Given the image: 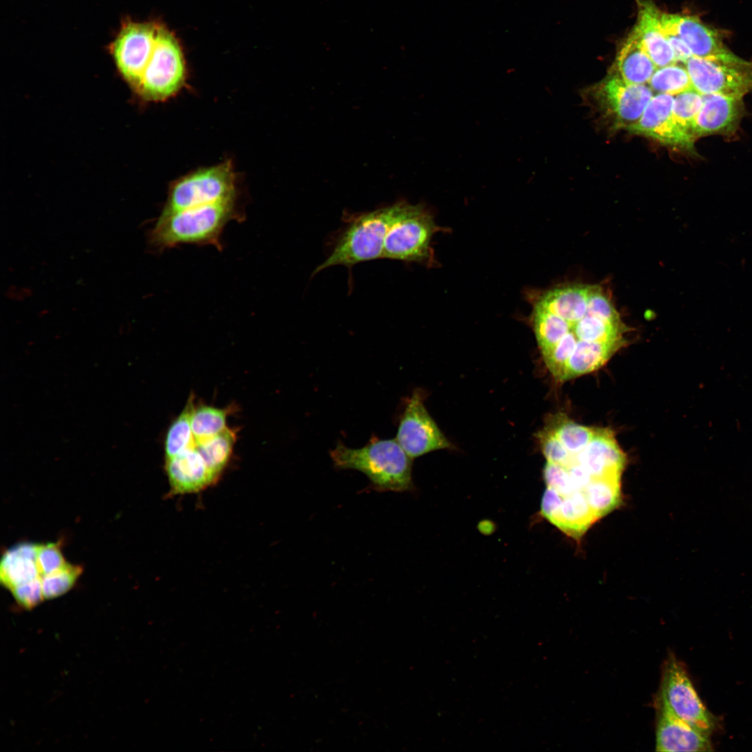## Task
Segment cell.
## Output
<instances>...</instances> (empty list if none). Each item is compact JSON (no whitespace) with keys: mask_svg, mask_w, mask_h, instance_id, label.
<instances>
[{"mask_svg":"<svg viewBox=\"0 0 752 752\" xmlns=\"http://www.w3.org/2000/svg\"><path fill=\"white\" fill-rule=\"evenodd\" d=\"M235 198L159 215L148 234L157 251L180 244L212 245L222 249L221 237L226 224L240 219Z\"/></svg>","mask_w":752,"mask_h":752,"instance_id":"obj_1","label":"cell"},{"mask_svg":"<svg viewBox=\"0 0 752 752\" xmlns=\"http://www.w3.org/2000/svg\"><path fill=\"white\" fill-rule=\"evenodd\" d=\"M334 467L354 469L364 473L373 489L377 491L402 492L412 490V462L398 441L372 436L360 448H351L338 441L330 451Z\"/></svg>","mask_w":752,"mask_h":752,"instance_id":"obj_2","label":"cell"},{"mask_svg":"<svg viewBox=\"0 0 752 752\" xmlns=\"http://www.w3.org/2000/svg\"><path fill=\"white\" fill-rule=\"evenodd\" d=\"M394 212V203L342 217L343 225L329 240L325 260L312 273L336 265L352 269L360 263L382 258L385 235Z\"/></svg>","mask_w":752,"mask_h":752,"instance_id":"obj_3","label":"cell"},{"mask_svg":"<svg viewBox=\"0 0 752 752\" xmlns=\"http://www.w3.org/2000/svg\"><path fill=\"white\" fill-rule=\"evenodd\" d=\"M394 203V212L387 229L382 258L404 263L433 265L432 240L441 229L432 214L421 204L400 200Z\"/></svg>","mask_w":752,"mask_h":752,"instance_id":"obj_4","label":"cell"},{"mask_svg":"<svg viewBox=\"0 0 752 752\" xmlns=\"http://www.w3.org/2000/svg\"><path fill=\"white\" fill-rule=\"evenodd\" d=\"M684 65L692 88L700 95L718 93L742 98L752 91V62L728 49L707 58L691 56Z\"/></svg>","mask_w":752,"mask_h":752,"instance_id":"obj_5","label":"cell"},{"mask_svg":"<svg viewBox=\"0 0 752 752\" xmlns=\"http://www.w3.org/2000/svg\"><path fill=\"white\" fill-rule=\"evenodd\" d=\"M588 94L592 105L612 129L628 130L640 119L653 93L650 86L627 83L611 71Z\"/></svg>","mask_w":752,"mask_h":752,"instance_id":"obj_6","label":"cell"},{"mask_svg":"<svg viewBox=\"0 0 752 752\" xmlns=\"http://www.w3.org/2000/svg\"><path fill=\"white\" fill-rule=\"evenodd\" d=\"M235 178L230 162L200 169L171 187L161 215L235 198Z\"/></svg>","mask_w":752,"mask_h":752,"instance_id":"obj_7","label":"cell"},{"mask_svg":"<svg viewBox=\"0 0 752 752\" xmlns=\"http://www.w3.org/2000/svg\"><path fill=\"white\" fill-rule=\"evenodd\" d=\"M185 78L181 46L175 35L163 25L152 56L135 90L146 100L162 101L177 93Z\"/></svg>","mask_w":752,"mask_h":752,"instance_id":"obj_8","label":"cell"},{"mask_svg":"<svg viewBox=\"0 0 752 752\" xmlns=\"http://www.w3.org/2000/svg\"><path fill=\"white\" fill-rule=\"evenodd\" d=\"M674 715L710 735L716 719L699 698L683 664L673 655L664 661L657 698Z\"/></svg>","mask_w":752,"mask_h":752,"instance_id":"obj_9","label":"cell"},{"mask_svg":"<svg viewBox=\"0 0 752 752\" xmlns=\"http://www.w3.org/2000/svg\"><path fill=\"white\" fill-rule=\"evenodd\" d=\"M163 24L126 20L110 45V52L123 79L136 89L155 49Z\"/></svg>","mask_w":752,"mask_h":752,"instance_id":"obj_10","label":"cell"},{"mask_svg":"<svg viewBox=\"0 0 752 752\" xmlns=\"http://www.w3.org/2000/svg\"><path fill=\"white\" fill-rule=\"evenodd\" d=\"M395 439L412 458L451 447L427 411L423 394L415 390L407 400L398 423Z\"/></svg>","mask_w":752,"mask_h":752,"instance_id":"obj_11","label":"cell"},{"mask_svg":"<svg viewBox=\"0 0 752 752\" xmlns=\"http://www.w3.org/2000/svg\"><path fill=\"white\" fill-rule=\"evenodd\" d=\"M674 98L659 93L650 100L640 119L628 130L673 148L694 151L692 145L677 127L673 116Z\"/></svg>","mask_w":752,"mask_h":752,"instance_id":"obj_12","label":"cell"},{"mask_svg":"<svg viewBox=\"0 0 752 752\" xmlns=\"http://www.w3.org/2000/svg\"><path fill=\"white\" fill-rule=\"evenodd\" d=\"M657 724L655 750L659 752L711 751L710 735L692 727L674 715L656 700Z\"/></svg>","mask_w":752,"mask_h":752,"instance_id":"obj_13","label":"cell"},{"mask_svg":"<svg viewBox=\"0 0 752 752\" xmlns=\"http://www.w3.org/2000/svg\"><path fill=\"white\" fill-rule=\"evenodd\" d=\"M744 114L742 98L718 93L702 95V104L696 121V137L733 135Z\"/></svg>","mask_w":752,"mask_h":752,"instance_id":"obj_14","label":"cell"},{"mask_svg":"<svg viewBox=\"0 0 752 752\" xmlns=\"http://www.w3.org/2000/svg\"><path fill=\"white\" fill-rule=\"evenodd\" d=\"M165 469L173 495L197 493L217 481L196 446L166 459Z\"/></svg>","mask_w":752,"mask_h":752,"instance_id":"obj_15","label":"cell"},{"mask_svg":"<svg viewBox=\"0 0 752 752\" xmlns=\"http://www.w3.org/2000/svg\"><path fill=\"white\" fill-rule=\"evenodd\" d=\"M638 19L634 29L657 68L677 63L660 20L661 10L649 0H637Z\"/></svg>","mask_w":752,"mask_h":752,"instance_id":"obj_16","label":"cell"},{"mask_svg":"<svg viewBox=\"0 0 752 752\" xmlns=\"http://www.w3.org/2000/svg\"><path fill=\"white\" fill-rule=\"evenodd\" d=\"M657 68L633 29L617 53L612 71L627 83L645 84Z\"/></svg>","mask_w":752,"mask_h":752,"instance_id":"obj_17","label":"cell"},{"mask_svg":"<svg viewBox=\"0 0 752 752\" xmlns=\"http://www.w3.org/2000/svg\"><path fill=\"white\" fill-rule=\"evenodd\" d=\"M675 30L690 49L693 56L707 58L726 52L719 34L697 17L671 14Z\"/></svg>","mask_w":752,"mask_h":752,"instance_id":"obj_18","label":"cell"},{"mask_svg":"<svg viewBox=\"0 0 752 752\" xmlns=\"http://www.w3.org/2000/svg\"><path fill=\"white\" fill-rule=\"evenodd\" d=\"M38 545L23 542L7 550L0 565L1 584L10 590L13 588L40 577L37 565Z\"/></svg>","mask_w":752,"mask_h":752,"instance_id":"obj_19","label":"cell"},{"mask_svg":"<svg viewBox=\"0 0 752 752\" xmlns=\"http://www.w3.org/2000/svg\"><path fill=\"white\" fill-rule=\"evenodd\" d=\"M623 345L619 343H579L566 363L563 382L601 368Z\"/></svg>","mask_w":752,"mask_h":752,"instance_id":"obj_20","label":"cell"},{"mask_svg":"<svg viewBox=\"0 0 752 752\" xmlns=\"http://www.w3.org/2000/svg\"><path fill=\"white\" fill-rule=\"evenodd\" d=\"M235 441L234 431L227 428L217 435L196 444L207 468L217 480L228 463Z\"/></svg>","mask_w":752,"mask_h":752,"instance_id":"obj_21","label":"cell"},{"mask_svg":"<svg viewBox=\"0 0 752 752\" xmlns=\"http://www.w3.org/2000/svg\"><path fill=\"white\" fill-rule=\"evenodd\" d=\"M702 104V95L691 88L678 94L674 99L673 116L675 123L685 136L693 145L697 139L696 135V121Z\"/></svg>","mask_w":752,"mask_h":752,"instance_id":"obj_22","label":"cell"},{"mask_svg":"<svg viewBox=\"0 0 752 752\" xmlns=\"http://www.w3.org/2000/svg\"><path fill=\"white\" fill-rule=\"evenodd\" d=\"M227 414V410L212 406L194 407L191 426L195 443L203 442L226 430Z\"/></svg>","mask_w":752,"mask_h":752,"instance_id":"obj_23","label":"cell"},{"mask_svg":"<svg viewBox=\"0 0 752 752\" xmlns=\"http://www.w3.org/2000/svg\"><path fill=\"white\" fill-rule=\"evenodd\" d=\"M194 407L193 400L190 398L182 412L169 427L164 444L166 459L173 457L196 446L191 426Z\"/></svg>","mask_w":752,"mask_h":752,"instance_id":"obj_24","label":"cell"},{"mask_svg":"<svg viewBox=\"0 0 752 752\" xmlns=\"http://www.w3.org/2000/svg\"><path fill=\"white\" fill-rule=\"evenodd\" d=\"M648 84L652 90L671 95L693 88L685 66L680 63L657 68Z\"/></svg>","mask_w":752,"mask_h":752,"instance_id":"obj_25","label":"cell"},{"mask_svg":"<svg viewBox=\"0 0 752 752\" xmlns=\"http://www.w3.org/2000/svg\"><path fill=\"white\" fill-rule=\"evenodd\" d=\"M554 418V423L549 427L569 453L582 451L595 432L596 428L576 423L563 416Z\"/></svg>","mask_w":752,"mask_h":752,"instance_id":"obj_26","label":"cell"},{"mask_svg":"<svg viewBox=\"0 0 752 752\" xmlns=\"http://www.w3.org/2000/svg\"><path fill=\"white\" fill-rule=\"evenodd\" d=\"M82 571L80 565L67 563L59 570L42 576L44 598L53 599L67 593L74 586Z\"/></svg>","mask_w":752,"mask_h":752,"instance_id":"obj_27","label":"cell"},{"mask_svg":"<svg viewBox=\"0 0 752 752\" xmlns=\"http://www.w3.org/2000/svg\"><path fill=\"white\" fill-rule=\"evenodd\" d=\"M67 563L59 544L49 542L38 545L37 565L40 577L59 570Z\"/></svg>","mask_w":752,"mask_h":752,"instance_id":"obj_28","label":"cell"},{"mask_svg":"<svg viewBox=\"0 0 752 752\" xmlns=\"http://www.w3.org/2000/svg\"><path fill=\"white\" fill-rule=\"evenodd\" d=\"M541 450L547 462L562 465L568 457L569 453L556 436L551 428L546 427L538 434Z\"/></svg>","mask_w":752,"mask_h":752,"instance_id":"obj_29","label":"cell"},{"mask_svg":"<svg viewBox=\"0 0 752 752\" xmlns=\"http://www.w3.org/2000/svg\"><path fill=\"white\" fill-rule=\"evenodd\" d=\"M16 602L23 608L31 609L45 600L41 577L19 585L10 590Z\"/></svg>","mask_w":752,"mask_h":752,"instance_id":"obj_30","label":"cell"},{"mask_svg":"<svg viewBox=\"0 0 752 752\" xmlns=\"http://www.w3.org/2000/svg\"><path fill=\"white\" fill-rule=\"evenodd\" d=\"M660 20L668 42L674 52L677 63L684 64L693 56L689 47L675 30L671 21V13L661 11Z\"/></svg>","mask_w":752,"mask_h":752,"instance_id":"obj_31","label":"cell"}]
</instances>
